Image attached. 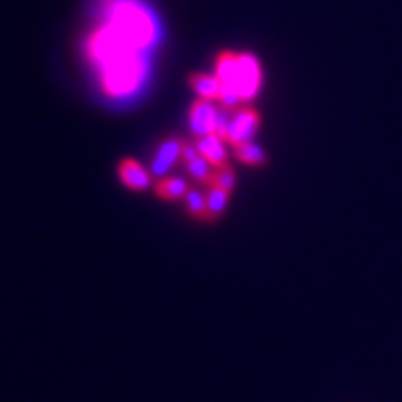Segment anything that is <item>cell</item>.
Here are the masks:
<instances>
[{
  "instance_id": "e0dca14e",
  "label": "cell",
  "mask_w": 402,
  "mask_h": 402,
  "mask_svg": "<svg viewBox=\"0 0 402 402\" xmlns=\"http://www.w3.org/2000/svg\"><path fill=\"white\" fill-rule=\"evenodd\" d=\"M218 101L224 110H233V108H237L240 102H242V99H240L239 92H237L233 86H230V84H222V92H220Z\"/></svg>"
},
{
  "instance_id": "7a4b0ae2",
  "label": "cell",
  "mask_w": 402,
  "mask_h": 402,
  "mask_svg": "<svg viewBox=\"0 0 402 402\" xmlns=\"http://www.w3.org/2000/svg\"><path fill=\"white\" fill-rule=\"evenodd\" d=\"M142 61L125 54V57L108 61L107 71L102 73V88L112 95H122V93L131 92L138 84V81L142 78Z\"/></svg>"
},
{
  "instance_id": "ac0fdd59",
  "label": "cell",
  "mask_w": 402,
  "mask_h": 402,
  "mask_svg": "<svg viewBox=\"0 0 402 402\" xmlns=\"http://www.w3.org/2000/svg\"><path fill=\"white\" fill-rule=\"evenodd\" d=\"M201 157V153H199V149L196 143H190V142H183V151H181V160H183L184 164L192 162V160H196V158Z\"/></svg>"
},
{
  "instance_id": "3957f363",
  "label": "cell",
  "mask_w": 402,
  "mask_h": 402,
  "mask_svg": "<svg viewBox=\"0 0 402 402\" xmlns=\"http://www.w3.org/2000/svg\"><path fill=\"white\" fill-rule=\"evenodd\" d=\"M261 86H263V69L257 57L249 52L239 54V73L235 78V90L239 92L240 99L244 102L257 97Z\"/></svg>"
},
{
  "instance_id": "277c9868",
  "label": "cell",
  "mask_w": 402,
  "mask_h": 402,
  "mask_svg": "<svg viewBox=\"0 0 402 402\" xmlns=\"http://www.w3.org/2000/svg\"><path fill=\"white\" fill-rule=\"evenodd\" d=\"M261 127V116L255 108H240L231 116L230 129H227V142L233 148H239L242 143L254 142L255 134Z\"/></svg>"
},
{
  "instance_id": "9c48e42d",
  "label": "cell",
  "mask_w": 402,
  "mask_h": 402,
  "mask_svg": "<svg viewBox=\"0 0 402 402\" xmlns=\"http://www.w3.org/2000/svg\"><path fill=\"white\" fill-rule=\"evenodd\" d=\"M189 84L199 99L207 101H218L222 92V82L216 75H205V73H192L189 77Z\"/></svg>"
},
{
  "instance_id": "30bf717a",
  "label": "cell",
  "mask_w": 402,
  "mask_h": 402,
  "mask_svg": "<svg viewBox=\"0 0 402 402\" xmlns=\"http://www.w3.org/2000/svg\"><path fill=\"white\" fill-rule=\"evenodd\" d=\"M237 73H239V54L231 51L220 52L216 58V66H214V75L220 78V82L235 88Z\"/></svg>"
},
{
  "instance_id": "9a60e30c",
  "label": "cell",
  "mask_w": 402,
  "mask_h": 402,
  "mask_svg": "<svg viewBox=\"0 0 402 402\" xmlns=\"http://www.w3.org/2000/svg\"><path fill=\"white\" fill-rule=\"evenodd\" d=\"M187 166V172L190 173V177H194L198 183H203V184H211L213 183V177H214V172H213V166H211L203 157L196 158L192 162L184 164Z\"/></svg>"
},
{
  "instance_id": "2e32d148",
  "label": "cell",
  "mask_w": 402,
  "mask_h": 402,
  "mask_svg": "<svg viewBox=\"0 0 402 402\" xmlns=\"http://www.w3.org/2000/svg\"><path fill=\"white\" fill-rule=\"evenodd\" d=\"M235 170L231 168L230 164H224V166H220V168H216V172H214V177H213V187H218V189L225 190V192H233L235 189Z\"/></svg>"
},
{
  "instance_id": "8fae6325",
  "label": "cell",
  "mask_w": 402,
  "mask_h": 402,
  "mask_svg": "<svg viewBox=\"0 0 402 402\" xmlns=\"http://www.w3.org/2000/svg\"><path fill=\"white\" fill-rule=\"evenodd\" d=\"M189 183L181 177H160L155 184V194L164 201H175L187 196Z\"/></svg>"
},
{
  "instance_id": "5bb4252c",
  "label": "cell",
  "mask_w": 402,
  "mask_h": 402,
  "mask_svg": "<svg viewBox=\"0 0 402 402\" xmlns=\"http://www.w3.org/2000/svg\"><path fill=\"white\" fill-rule=\"evenodd\" d=\"M184 205H187V211H189L190 216L207 222V218H209V214H207V194H203L201 190L190 189L184 196Z\"/></svg>"
},
{
  "instance_id": "8992f818",
  "label": "cell",
  "mask_w": 402,
  "mask_h": 402,
  "mask_svg": "<svg viewBox=\"0 0 402 402\" xmlns=\"http://www.w3.org/2000/svg\"><path fill=\"white\" fill-rule=\"evenodd\" d=\"M117 175L122 179V183L134 192L148 190L151 187V177H153L151 170H146L134 158H123L122 162L117 164Z\"/></svg>"
},
{
  "instance_id": "4fadbf2b",
  "label": "cell",
  "mask_w": 402,
  "mask_h": 402,
  "mask_svg": "<svg viewBox=\"0 0 402 402\" xmlns=\"http://www.w3.org/2000/svg\"><path fill=\"white\" fill-rule=\"evenodd\" d=\"M235 157H237V160L246 164V166H255V168L265 166L268 162V157L265 155V151L254 142L242 143L239 148H235Z\"/></svg>"
},
{
  "instance_id": "52a82bcc",
  "label": "cell",
  "mask_w": 402,
  "mask_h": 402,
  "mask_svg": "<svg viewBox=\"0 0 402 402\" xmlns=\"http://www.w3.org/2000/svg\"><path fill=\"white\" fill-rule=\"evenodd\" d=\"M183 142L181 138L170 136L158 146L157 153L151 160V173L155 177H164V173L172 170L177 160H181V151H183Z\"/></svg>"
},
{
  "instance_id": "7c38bea8",
  "label": "cell",
  "mask_w": 402,
  "mask_h": 402,
  "mask_svg": "<svg viewBox=\"0 0 402 402\" xmlns=\"http://www.w3.org/2000/svg\"><path fill=\"white\" fill-rule=\"evenodd\" d=\"M230 192L211 184L209 192H207V214H209L207 222H216L225 213L227 203H230Z\"/></svg>"
},
{
  "instance_id": "6da1fadb",
  "label": "cell",
  "mask_w": 402,
  "mask_h": 402,
  "mask_svg": "<svg viewBox=\"0 0 402 402\" xmlns=\"http://www.w3.org/2000/svg\"><path fill=\"white\" fill-rule=\"evenodd\" d=\"M114 28L131 47L148 45L151 40V20L142 10L131 4H117L114 10Z\"/></svg>"
},
{
  "instance_id": "5b68a950",
  "label": "cell",
  "mask_w": 402,
  "mask_h": 402,
  "mask_svg": "<svg viewBox=\"0 0 402 402\" xmlns=\"http://www.w3.org/2000/svg\"><path fill=\"white\" fill-rule=\"evenodd\" d=\"M218 108L214 107L213 101L207 99H198L192 102L189 112L190 131L194 136H207V134H216V125H218Z\"/></svg>"
},
{
  "instance_id": "ba28073f",
  "label": "cell",
  "mask_w": 402,
  "mask_h": 402,
  "mask_svg": "<svg viewBox=\"0 0 402 402\" xmlns=\"http://www.w3.org/2000/svg\"><path fill=\"white\" fill-rule=\"evenodd\" d=\"M201 157L213 166V168H220L227 164V151L224 149V140L218 134H207L196 140Z\"/></svg>"
}]
</instances>
